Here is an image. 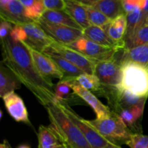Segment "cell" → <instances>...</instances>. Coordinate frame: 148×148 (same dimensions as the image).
I'll return each instance as SVG.
<instances>
[{
  "instance_id": "603a6c76",
  "label": "cell",
  "mask_w": 148,
  "mask_h": 148,
  "mask_svg": "<svg viewBox=\"0 0 148 148\" xmlns=\"http://www.w3.org/2000/svg\"><path fill=\"white\" fill-rule=\"evenodd\" d=\"M39 148H53L62 144L59 137L50 125L40 126L38 133Z\"/></svg>"
},
{
  "instance_id": "52a82bcc",
  "label": "cell",
  "mask_w": 148,
  "mask_h": 148,
  "mask_svg": "<svg viewBox=\"0 0 148 148\" xmlns=\"http://www.w3.org/2000/svg\"><path fill=\"white\" fill-rule=\"evenodd\" d=\"M67 46L98 62L114 59L117 52L120 51L115 48L106 47L95 43L84 36Z\"/></svg>"
},
{
  "instance_id": "d6986e66",
  "label": "cell",
  "mask_w": 148,
  "mask_h": 148,
  "mask_svg": "<svg viewBox=\"0 0 148 148\" xmlns=\"http://www.w3.org/2000/svg\"><path fill=\"white\" fill-rule=\"evenodd\" d=\"M21 88V82L11 71L1 64L0 67V96L3 98L10 92Z\"/></svg>"
},
{
  "instance_id": "ac0fdd59",
  "label": "cell",
  "mask_w": 148,
  "mask_h": 148,
  "mask_svg": "<svg viewBox=\"0 0 148 148\" xmlns=\"http://www.w3.org/2000/svg\"><path fill=\"white\" fill-rule=\"evenodd\" d=\"M40 20L45 22L55 24H60L74 28L83 30V29L72 19V17L65 10H46Z\"/></svg>"
},
{
  "instance_id": "4dcf8cb0",
  "label": "cell",
  "mask_w": 148,
  "mask_h": 148,
  "mask_svg": "<svg viewBox=\"0 0 148 148\" xmlns=\"http://www.w3.org/2000/svg\"><path fill=\"white\" fill-rule=\"evenodd\" d=\"M130 148H148V135L133 133L126 143Z\"/></svg>"
},
{
  "instance_id": "8d00e7d4",
  "label": "cell",
  "mask_w": 148,
  "mask_h": 148,
  "mask_svg": "<svg viewBox=\"0 0 148 148\" xmlns=\"http://www.w3.org/2000/svg\"><path fill=\"white\" fill-rule=\"evenodd\" d=\"M0 148H12V147H10L8 142H7L6 140H4V141H3V143L1 144V145H0Z\"/></svg>"
},
{
  "instance_id": "8992f818",
  "label": "cell",
  "mask_w": 148,
  "mask_h": 148,
  "mask_svg": "<svg viewBox=\"0 0 148 148\" xmlns=\"http://www.w3.org/2000/svg\"><path fill=\"white\" fill-rule=\"evenodd\" d=\"M42 53L45 54H54L60 56L77 66L87 74H94V69L98 61L85 56L78 51L69 46L52 40Z\"/></svg>"
},
{
  "instance_id": "60d3db41",
  "label": "cell",
  "mask_w": 148,
  "mask_h": 148,
  "mask_svg": "<svg viewBox=\"0 0 148 148\" xmlns=\"http://www.w3.org/2000/svg\"><path fill=\"white\" fill-rule=\"evenodd\" d=\"M146 24H147V25H148V16H147V20H146Z\"/></svg>"
},
{
  "instance_id": "e575fe53",
  "label": "cell",
  "mask_w": 148,
  "mask_h": 148,
  "mask_svg": "<svg viewBox=\"0 0 148 148\" xmlns=\"http://www.w3.org/2000/svg\"><path fill=\"white\" fill-rule=\"evenodd\" d=\"M139 7L142 10L143 17L146 23V20L148 16V0H142L139 4Z\"/></svg>"
},
{
  "instance_id": "d4e9b609",
  "label": "cell",
  "mask_w": 148,
  "mask_h": 148,
  "mask_svg": "<svg viewBox=\"0 0 148 148\" xmlns=\"http://www.w3.org/2000/svg\"><path fill=\"white\" fill-rule=\"evenodd\" d=\"M77 83L85 89L95 92L99 95H103L105 88L101 83L99 79L94 74L84 73L75 78Z\"/></svg>"
},
{
  "instance_id": "7a4b0ae2",
  "label": "cell",
  "mask_w": 148,
  "mask_h": 148,
  "mask_svg": "<svg viewBox=\"0 0 148 148\" xmlns=\"http://www.w3.org/2000/svg\"><path fill=\"white\" fill-rule=\"evenodd\" d=\"M46 108L50 126L62 144L67 148H92L80 130L64 112L57 101L47 105Z\"/></svg>"
},
{
  "instance_id": "d6a6232c",
  "label": "cell",
  "mask_w": 148,
  "mask_h": 148,
  "mask_svg": "<svg viewBox=\"0 0 148 148\" xmlns=\"http://www.w3.org/2000/svg\"><path fill=\"white\" fill-rule=\"evenodd\" d=\"M15 25L13 24L11 22L1 18V25H0V37L1 40H3L5 38L8 37L12 31V28Z\"/></svg>"
},
{
  "instance_id": "6da1fadb",
  "label": "cell",
  "mask_w": 148,
  "mask_h": 148,
  "mask_svg": "<svg viewBox=\"0 0 148 148\" xmlns=\"http://www.w3.org/2000/svg\"><path fill=\"white\" fill-rule=\"evenodd\" d=\"M1 41L3 56L1 63L11 71L21 84L43 106L58 101L53 82L38 72L27 46L20 42L14 43L10 36Z\"/></svg>"
},
{
  "instance_id": "ffe728a7",
  "label": "cell",
  "mask_w": 148,
  "mask_h": 148,
  "mask_svg": "<svg viewBox=\"0 0 148 148\" xmlns=\"http://www.w3.org/2000/svg\"><path fill=\"white\" fill-rule=\"evenodd\" d=\"M92 7L103 13L111 20H114L121 14H126L123 0H101Z\"/></svg>"
},
{
  "instance_id": "ba28073f",
  "label": "cell",
  "mask_w": 148,
  "mask_h": 148,
  "mask_svg": "<svg viewBox=\"0 0 148 148\" xmlns=\"http://www.w3.org/2000/svg\"><path fill=\"white\" fill-rule=\"evenodd\" d=\"M94 75L104 87L117 88L121 85V65L116 58L98 62L94 69Z\"/></svg>"
},
{
  "instance_id": "836d02e7",
  "label": "cell",
  "mask_w": 148,
  "mask_h": 148,
  "mask_svg": "<svg viewBox=\"0 0 148 148\" xmlns=\"http://www.w3.org/2000/svg\"><path fill=\"white\" fill-rule=\"evenodd\" d=\"M46 10H64V0H42Z\"/></svg>"
},
{
  "instance_id": "1f68e13d",
  "label": "cell",
  "mask_w": 148,
  "mask_h": 148,
  "mask_svg": "<svg viewBox=\"0 0 148 148\" xmlns=\"http://www.w3.org/2000/svg\"><path fill=\"white\" fill-rule=\"evenodd\" d=\"M10 37L14 43H23L27 38V35L22 25H15L10 32Z\"/></svg>"
},
{
  "instance_id": "44dd1931",
  "label": "cell",
  "mask_w": 148,
  "mask_h": 148,
  "mask_svg": "<svg viewBox=\"0 0 148 148\" xmlns=\"http://www.w3.org/2000/svg\"><path fill=\"white\" fill-rule=\"evenodd\" d=\"M134 62L148 66V43L132 48L128 50H123L119 63Z\"/></svg>"
},
{
  "instance_id": "9c48e42d",
  "label": "cell",
  "mask_w": 148,
  "mask_h": 148,
  "mask_svg": "<svg viewBox=\"0 0 148 148\" xmlns=\"http://www.w3.org/2000/svg\"><path fill=\"white\" fill-rule=\"evenodd\" d=\"M36 23L52 40L62 44L69 45L77 39L83 37V32L79 29L63 25L48 23L40 19Z\"/></svg>"
},
{
  "instance_id": "e0dca14e",
  "label": "cell",
  "mask_w": 148,
  "mask_h": 148,
  "mask_svg": "<svg viewBox=\"0 0 148 148\" xmlns=\"http://www.w3.org/2000/svg\"><path fill=\"white\" fill-rule=\"evenodd\" d=\"M103 27L106 30L109 37L117 43H124L127 28V20L126 14L119 16Z\"/></svg>"
},
{
  "instance_id": "83f0119b",
  "label": "cell",
  "mask_w": 148,
  "mask_h": 148,
  "mask_svg": "<svg viewBox=\"0 0 148 148\" xmlns=\"http://www.w3.org/2000/svg\"><path fill=\"white\" fill-rule=\"evenodd\" d=\"M124 49L128 50L132 48L148 43V25H144L137 29L135 33L128 38L124 40Z\"/></svg>"
},
{
  "instance_id": "d590c367",
  "label": "cell",
  "mask_w": 148,
  "mask_h": 148,
  "mask_svg": "<svg viewBox=\"0 0 148 148\" xmlns=\"http://www.w3.org/2000/svg\"><path fill=\"white\" fill-rule=\"evenodd\" d=\"M72 1H77V2H79L85 6H91V7H92L95 3L101 1V0H72Z\"/></svg>"
},
{
  "instance_id": "8fae6325",
  "label": "cell",
  "mask_w": 148,
  "mask_h": 148,
  "mask_svg": "<svg viewBox=\"0 0 148 148\" xmlns=\"http://www.w3.org/2000/svg\"><path fill=\"white\" fill-rule=\"evenodd\" d=\"M27 47L30 51L32 59L36 68L44 77L50 79L51 77L56 78L59 80H62L64 78L62 71L59 69L54 62L48 55L35 50L34 49L28 46H27Z\"/></svg>"
},
{
  "instance_id": "277c9868",
  "label": "cell",
  "mask_w": 148,
  "mask_h": 148,
  "mask_svg": "<svg viewBox=\"0 0 148 148\" xmlns=\"http://www.w3.org/2000/svg\"><path fill=\"white\" fill-rule=\"evenodd\" d=\"M88 122L100 134L108 140L117 143L126 144L132 131L124 124L119 116L112 111V114L106 118L88 120Z\"/></svg>"
},
{
  "instance_id": "30bf717a",
  "label": "cell",
  "mask_w": 148,
  "mask_h": 148,
  "mask_svg": "<svg viewBox=\"0 0 148 148\" xmlns=\"http://www.w3.org/2000/svg\"><path fill=\"white\" fill-rule=\"evenodd\" d=\"M65 79L69 82L74 93L85 101L88 105L90 106L96 114L97 119H101L111 115L112 111L111 108L103 105L92 92L81 87L77 83L75 78H65Z\"/></svg>"
},
{
  "instance_id": "5bb4252c",
  "label": "cell",
  "mask_w": 148,
  "mask_h": 148,
  "mask_svg": "<svg viewBox=\"0 0 148 148\" xmlns=\"http://www.w3.org/2000/svg\"><path fill=\"white\" fill-rule=\"evenodd\" d=\"M1 18L5 19L14 25H23L33 22L25 16V7L18 0H10L1 6Z\"/></svg>"
},
{
  "instance_id": "74e56055",
  "label": "cell",
  "mask_w": 148,
  "mask_h": 148,
  "mask_svg": "<svg viewBox=\"0 0 148 148\" xmlns=\"http://www.w3.org/2000/svg\"><path fill=\"white\" fill-rule=\"evenodd\" d=\"M53 148H67V147H66V146L65 145L60 144V145H59L56 146V147H53Z\"/></svg>"
},
{
  "instance_id": "7402d4cb",
  "label": "cell",
  "mask_w": 148,
  "mask_h": 148,
  "mask_svg": "<svg viewBox=\"0 0 148 148\" xmlns=\"http://www.w3.org/2000/svg\"><path fill=\"white\" fill-rule=\"evenodd\" d=\"M145 102L146 100H145L140 103L125 108L117 114L129 129L135 126V124L143 116Z\"/></svg>"
},
{
  "instance_id": "9a60e30c",
  "label": "cell",
  "mask_w": 148,
  "mask_h": 148,
  "mask_svg": "<svg viewBox=\"0 0 148 148\" xmlns=\"http://www.w3.org/2000/svg\"><path fill=\"white\" fill-rule=\"evenodd\" d=\"M83 36L92 40L95 43L110 48H115L121 51L124 49V43H117L114 42L103 27L91 25L82 30Z\"/></svg>"
},
{
  "instance_id": "4316f807",
  "label": "cell",
  "mask_w": 148,
  "mask_h": 148,
  "mask_svg": "<svg viewBox=\"0 0 148 148\" xmlns=\"http://www.w3.org/2000/svg\"><path fill=\"white\" fill-rule=\"evenodd\" d=\"M126 16L127 20V28L124 39L130 38L135 33L137 29L146 24L143 17L142 10L140 7H137L132 12L126 14Z\"/></svg>"
},
{
  "instance_id": "2e32d148",
  "label": "cell",
  "mask_w": 148,
  "mask_h": 148,
  "mask_svg": "<svg viewBox=\"0 0 148 148\" xmlns=\"http://www.w3.org/2000/svg\"><path fill=\"white\" fill-rule=\"evenodd\" d=\"M64 2L65 11L83 30L91 25L88 20L85 5L72 0H64Z\"/></svg>"
},
{
  "instance_id": "f546056e",
  "label": "cell",
  "mask_w": 148,
  "mask_h": 148,
  "mask_svg": "<svg viewBox=\"0 0 148 148\" xmlns=\"http://www.w3.org/2000/svg\"><path fill=\"white\" fill-rule=\"evenodd\" d=\"M88 13V20L91 25L99 27H104L111 22V20L103 13L91 6H85Z\"/></svg>"
},
{
  "instance_id": "484cf974",
  "label": "cell",
  "mask_w": 148,
  "mask_h": 148,
  "mask_svg": "<svg viewBox=\"0 0 148 148\" xmlns=\"http://www.w3.org/2000/svg\"><path fill=\"white\" fill-rule=\"evenodd\" d=\"M24 6L25 16L33 22H38L46 11L42 0H18Z\"/></svg>"
},
{
  "instance_id": "f35d334b",
  "label": "cell",
  "mask_w": 148,
  "mask_h": 148,
  "mask_svg": "<svg viewBox=\"0 0 148 148\" xmlns=\"http://www.w3.org/2000/svg\"><path fill=\"white\" fill-rule=\"evenodd\" d=\"M17 148H30L29 146L26 145H20Z\"/></svg>"
},
{
  "instance_id": "7c38bea8",
  "label": "cell",
  "mask_w": 148,
  "mask_h": 148,
  "mask_svg": "<svg viewBox=\"0 0 148 148\" xmlns=\"http://www.w3.org/2000/svg\"><path fill=\"white\" fill-rule=\"evenodd\" d=\"M22 26L27 35V38L23 43L33 48L35 50L43 52L45 48L53 40L36 22L25 23L22 25Z\"/></svg>"
},
{
  "instance_id": "b9f144b4",
  "label": "cell",
  "mask_w": 148,
  "mask_h": 148,
  "mask_svg": "<svg viewBox=\"0 0 148 148\" xmlns=\"http://www.w3.org/2000/svg\"><path fill=\"white\" fill-rule=\"evenodd\" d=\"M38 148H39V147H38Z\"/></svg>"
},
{
  "instance_id": "f1b7e54d",
  "label": "cell",
  "mask_w": 148,
  "mask_h": 148,
  "mask_svg": "<svg viewBox=\"0 0 148 148\" xmlns=\"http://www.w3.org/2000/svg\"><path fill=\"white\" fill-rule=\"evenodd\" d=\"M54 92L56 100L63 102H66V101L69 100L75 95L70 83L66 79H62L55 85Z\"/></svg>"
},
{
  "instance_id": "3957f363",
  "label": "cell",
  "mask_w": 148,
  "mask_h": 148,
  "mask_svg": "<svg viewBox=\"0 0 148 148\" xmlns=\"http://www.w3.org/2000/svg\"><path fill=\"white\" fill-rule=\"evenodd\" d=\"M120 87L141 98L148 97V66L134 62L121 64Z\"/></svg>"
},
{
  "instance_id": "5b68a950",
  "label": "cell",
  "mask_w": 148,
  "mask_h": 148,
  "mask_svg": "<svg viewBox=\"0 0 148 148\" xmlns=\"http://www.w3.org/2000/svg\"><path fill=\"white\" fill-rule=\"evenodd\" d=\"M59 106L67 116L75 123V125L80 130L83 135L88 140L92 148H122L121 145L108 140L101 135L94 127H92L88 120L79 116L66 102L57 101Z\"/></svg>"
},
{
  "instance_id": "4fadbf2b",
  "label": "cell",
  "mask_w": 148,
  "mask_h": 148,
  "mask_svg": "<svg viewBox=\"0 0 148 148\" xmlns=\"http://www.w3.org/2000/svg\"><path fill=\"white\" fill-rule=\"evenodd\" d=\"M10 115L17 122L30 124L28 113L23 99L14 92H10L2 98Z\"/></svg>"
},
{
  "instance_id": "cb8c5ba5",
  "label": "cell",
  "mask_w": 148,
  "mask_h": 148,
  "mask_svg": "<svg viewBox=\"0 0 148 148\" xmlns=\"http://www.w3.org/2000/svg\"><path fill=\"white\" fill-rule=\"evenodd\" d=\"M54 62L56 66L59 67V69L62 71V73L64 74V78H77L79 75H82L85 72L80 69L74 65L69 61L64 59L63 57L58 55L54 54H46Z\"/></svg>"
},
{
  "instance_id": "ab89813d",
  "label": "cell",
  "mask_w": 148,
  "mask_h": 148,
  "mask_svg": "<svg viewBox=\"0 0 148 148\" xmlns=\"http://www.w3.org/2000/svg\"><path fill=\"white\" fill-rule=\"evenodd\" d=\"M2 115H3L2 111H1V114H0V119H1V118H2Z\"/></svg>"
}]
</instances>
